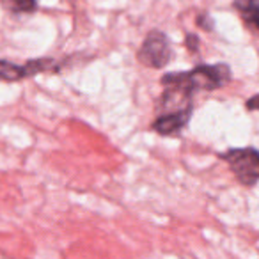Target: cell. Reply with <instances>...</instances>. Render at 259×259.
I'll list each match as a JSON object with an SVG mask.
<instances>
[{"label":"cell","instance_id":"30bf717a","mask_svg":"<svg viewBox=\"0 0 259 259\" xmlns=\"http://www.w3.org/2000/svg\"><path fill=\"white\" fill-rule=\"evenodd\" d=\"M247 108L248 110H259V94L247 101Z\"/></svg>","mask_w":259,"mask_h":259},{"label":"cell","instance_id":"ba28073f","mask_svg":"<svg viewBox=\"0 0 259 259\" xmlns=\"http://www.w3.org/2000/svg\"><path fill=\"white\" fill-rule=\"evenodd\" d=\"M197 25L202 27L204 30H211L213 29V22L208 15H199L197 16Z\"/></svg>","mask_w":259,"mask_h":259},{"label":"cell","instance_id":"7a4b0ae2","mask_svg":"<svg viewBox=\"0 0 259 259\" xmlns=\"http://www.w3.org/2000/svg\"><path fill=\"white\" fill-rule=\"evenodd\" d=\"M224 158L229 162V167L236 178L243 185L250 187L255 181H259V151L254 148L231 149L224 155Z\"/></svg>","mask_w":259,"mask_h":259},{"label":"cell","instance_id":"6da1fadb","mask_svg":"<svg viewBox=\"0 0 259 259\" xmlns=\"http://www.w3.org/2000/svg\"><path fill=\"white\" fill-rule=\"evenodd\" d=\"M231 78V69L226 64L199 66L188 73H167L162 78L165 87H180L187 93L194 91H215Z\"/></svg>","mask_w":259,"mask_h":259},{"label":"cell","instance_id":"52a82bcc","mask_svg":"<svg viewBox=\"0 0 259 259\" xmlns=\"http://www.w3.org/2000/svg\"><path fill=\"white\" fill-rule=\"evenodd\" d=\"M15 2V8L22 13H32L37 8L36 0H13Z\"/></svg>","mask_w":259,"mask_h":259},{"label":"cell","instance_id":"277c9868","mask_svg":"<svg viewBox=\"0 0 259 259\" xmlns=\"http://www.w3.org/2000/svg\"><path fill=\"white\" fill-rule=\"evenodd\" d=\"M190 114H192L190 108H185V110L180 112H169V114H160L156 117V121L153 122V128L162 135L178 134L180 130H183L187 126Z\"/></svg>","mask_w":259,"mask_h":259},{"label":"cell","instance_id":"9c48e42d","mask_svg":"<svg viewBox=\"0 0 259 259\" xmlns=\"http://www.w3.org/2000/svg\"><path fill=\"white\" fill-rule=\"evenodd\" d=\"M185 43H187V47L190 48L192 52H195V50H197V47H199V39H197V36H195V34H188Z\"/></svg>","mask_w":259,"mask_h":259},{"label":"cell","instance_id":"5b68a950","mask_svg":"<svg viewBox=\"0 0 259 259\" xmlns=\"http://www.w3.org/2000/svg\"><path fill=\"white\" fill-rule=\"evenodd\" d=\"M234 6L240 11L245 23L259 30V0H236Z\"/></svg>","mask_w":259,"mask_h":259},{"label":"cell","instance_id":"8992f818","mask_svg":"<svg viewBox=\"0 0 259 259\" xmlns=\"http://www.w3.org/2000/svg\"><path fill=\"white\" fill-rule=\"evenodd\" d=\"M30 76L29 66H16L9 61H0V80L6 82H15V80H22Z\"/></svg>","mask_w":259,"mask_h":259},{"label":"cell","instance_id":"3957f363","mask_svg":"<svg viewBox=\"0 0 259 259\" xmlns=\"http://www.w3.org/2000/svg\"><path fill=\"white\" fill-rule=\"evenodd\" d=\"M137 57L142 64L149 66V68H163L169 64L170 57H172V50H170L169 39L165 34L160 30L149 32L142 43L141 50H139Z\"/></svg>","mask_w":259,"mask_h":259}]
</instances>
